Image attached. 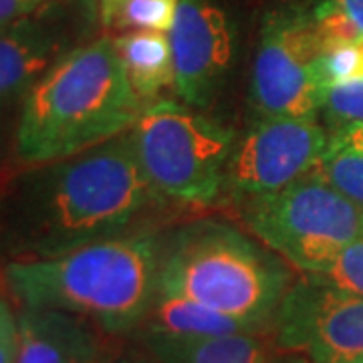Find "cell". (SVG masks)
I'll return each mask as SVG.
<instances>
[{
	"instance_id": "cell-1",
	"label": "cell",
	"mask_w": 363,
	"mask_h": 363,
	"mask_svg": "<svg viewBox=\"0 0 363 363\" xmlns=\"http://www.w3.org/2000/svg\"><path fill=\"white\" fill-rule=\"evenodd\" d=\"M160 198L128 131L11 182L0 194V247L14 260L57 257L123 236Z\"/></svg>"
},
{
	"instance_id": "cell-2",
	"label": "cell",
	"mask_w": 363,
	"mask_h": 363,
	"mask_svg": "<svg viewBox=\"0 0 363 363\" xmlns=\"http://www.w3.org/2000/svg\"><path fill=\"white\" fill-rule=\"evenodd\" d=\"M143 101L131 87L111 35L75 47L28 91L18 107L14 156L45 166L119 138L135 125Z\"/></svg>"
},
{
	"instance_id": "cell-3",
	"label": "cell",
	"mask_w": 363,
	"mask_h": 363,
	"mask_svg": "<svg viewBox=\"0 0 363 363\" xmlns=\"http://www.w3.org/2000/svg\"><path fill=\"white\" fill-rule=\"evenodd\" d=\"M160 255L152 236L123 234L49 259L11 260L4 285L21 307L73 313L117 335L152 309Z\"/></svg>"
},
{
	"instance_id": "cell-4",
	"label": "cell",
	"mask_w": 363,
	"mask_h": 363,
	"mask_svg": "<svg viewBox=\"0 0 363 363\" xmlns=\"http://www.w3.org/2000/svg\"><path fill=\"white\" fill-rule=\"evenodd\" d=\"M291 283L289 269L272 252L220 222L182 230L160 255V293L194 301L264 331L272 327Z\"/></svg>"
},
{
	"instance_id": "cell-5",
	"label": "cell",
	"mask_w": 363,
	"mask_h": 363,
	"mask_svg": "<svg viewBox=\"0 0 363 363\" xmlns=\"http://www.w3.org/2000/svg\"><path fill=\"white\" fill-rule=\"evenodd\" d=\"M138 162L162 198L212 204L226 186L234 131L188 105L157 99L130 130Z\"/></svg>"
},
{
	"instance_id": "cell-6",
	"label": "cell",
	"mask_w": 363,
	"mask_h": 363,
	"mask_svg": "<svg viewBox=\"0 0 363 363\" xmlns=\"http://www.w3.org/2000/svg\"><path fill=\"white\" fill-rule=\"evenodd\" d=\"M247 224L260 242L303 274H317L345 245L363 238V206L315 174L250 198Z\"/></svg>"
},
{
	"instance_id": "cell-7",
	"label": "cell",
	"mask_w": 363,
	"mask_h": 363,
	"mask_svg": "<svg viewBox=\"0 0 363 363\" xmlns=\"http://www.w3.org/2000/svg\"><path fill=\"white\" fill-rule=\"evenodd\" d=\"M323 51L313 14L281 11L264 18L252 95L264 117H315L323 107L317 59Z\"/></svg>"
},
{
	"instance_id": "cell-8",
	"label": "cell",
	"mask_w": 363,
	"mask_h": 363,
	"mask_svg": "<svg viewBox=\"0 0 363 363\" xmlns=\"http://www.w3.org/2000/svg\"><path fill=\"white\" fill-rule=\"evenodd\" d=\"M93 25L95 0H61L0 25V121L67 52L87 43Z\"/></svg>"
},
{
	"instance_id": "cell-9",
	"label": "cell",
	"mask_w": 363,
	"mask_h": 363,
	"mask_svg": "<svg viewBox=\"0 0 363 363\" xmlns=\"http://www.w3.org/2000/svg\"><path fill=\"white\" fill-rule=\"evenodd\" d=\"M279 350L313 363L363 359V297L321 285L303 274L291 283L272 319Z\"/></svg>"
},
{
	"instance_id": "cell-10",
	"label": "cell",
	"mask_w": 363,
	"mask_h": 363,
	"mask_svg": "<svg viewBox=\"0 0 363 363\" xmlns=\"http://www.w3.org/2000/svg\"><path fill=\"white\" fill-rule=\"evenodd\" d=\"M327 140L315 117H264L234 145L226 186L248 198L279 192L315 172Z\"/></svg>"
},
{
	"instance_id": "cell-11",
	"label": "cell",
	"mask_w": 363,
	"mask_h": 363,
	"mask_svg": "<svg viewBox=\"0 0 363 363\" xmlns=\"http://www.w3.org/2000/svg\"><path fill=\"white\" fill-rule=\"evenodd\" d=\"M176 87L184 104L204 107L233 63L234 35L214 0H178L168 30Z\"/></svg>"
},
{
	"instance_id": "cell-12",
	"label": "cell",
	"mask_w": 363,
	"mask_h": 363,
	"mask_svg": "<svg viewBox=\"0 0 363 363\" xmlns=\"http://www.w3.org/2000/svg\"><path fill=\"white\" fill-rule=\"evenodd\" d=\"M16 363H119L116 333L59 309L21 307Z\"/></svg>"
},
{
	"instance_id": "cell-13",
	"label": "cell",
	"mask_w": 363,
	"mask_h": 363,
	"mask_svg": "<svg viewBox=\"0 0 363 363\" xmlns=\"http://www.w3.org/2000/svg\"><path fill=\"white\" fill-rule=\"evenodd\" d=\"M152 363H271V343L264 331L218 337H166L150 333L145 339Z\"/></svg>"
},
{
	"instance_id": "cell-14",
	"label": "cell",
	"mask_w": 363,
	"mask_h": 363,
	"mask_svg": "<svg viewBox=\"0 0 363 363\" xmlns=\"http://www.w3.org/2000/svg\"><path fill=\"white\" fill-rule=\"evenodd\" d=\"M116 49L131 87L145 104L157 101L162 91L176 87V71L168 33L130 30L113 35Z\"/></svg>"
},
{
	"instance_id": "cell-15",
	"label": "cell",
	"mask_w": 363,
	"mask_h": 363,
	"mask_svg": "<svg viewBox=\"0 0 363 363\" xmlns=\"http://www.w3.org/2000/svg\"><path fill=\"white\" fill-rule=\"evenodd\" d=\"M145 321H150V333L166 337H218L233 333L264 331L247 321L208 309L200 303L176 295H166L160 291L156 293L154 305Z\"/></svg>"
},
{
	"instance_id": "cell-16",
	"label": "cell",
	"mask_w": 363,
	"mask_h": 363,
	"mask_svg": "<svg viewBox=\"0 0 363 363\" xmlns=\"http://www.w3.org/2000/svg\"><path fill=\"white\" fill-rule=\"evenodd\" d=\"M313 174L363 206V123L333 131Z\"/></svg>"
},
{
	"instance_id": "cell-17",
	"label": "cell",
	"mask_w": 363,
	"mask_h": 363,
	"mask_svg": "<svg viewBox=\"0 0 363 363\" xmlns=\"http://www.w3.org/2000/svg\"><path fill=\"white\" fill-rule=\"evenodd\" d=\"M97 23L105 33L162 30L168 33L178 0H95ZM111 35V37H113Z\"/></svg>"
},
{
	"instance_id": "cell-18",
	"label": "cell",
	"mask_w": 363,
	"mask_h": 363,
	"mask_svg": "<svg viewBox=\"0 0 363 363\" xmlns=\"http://www.w3.org/2000/svg\"><path fill=\"white\" fill-rule=\"evenodd\" d=\"M305 277L331 289L363 297V238L345 245L323 271Z\"/></svg>"
},
{
	"instance_id": "cell-19",
	"label": "cell",
	"mask_w": 363,
	"mask_h": 363,
	"mask_svg": "<svg viewBox=\"0 0 363 363\" xmlns=\"http://www.w3.org/2000/svg\"><path fill=\"white\" fill-rule=\"evenodd\" d=\"M363 75V52L359 45H341L325 49L317 59V77L327 91L329 87Z\"/></svg>"
},
{
	"instance_id": "cell-20",
	"label": "cell",
	"mask_w": 363,
	"mask_h": 363,
	"mask_svg": "<svg viewBox=\"0 0 363 363\" xmlns=\"http://www.w3.org/2000/svg\"><path fill=\"white\" fill-rule=\"evenodd\" d=\"M323 109L337 128L363 123V75L329 87L325 93Z\"/></svg>"
},
{
	"instance_id": "cell-21",
	"label": "cell",
	"mask_w": 363,
	"mask_h": 363,
	"mask_svg": "<svg viewBox=\"0 0 363 363\" xmlns=\"http://www.w3.org/2000/svg\"><path fill=\"white\" fill-rule=\"evenodd\" d=\"M18 353V319L9 303L0 298V363H16Z\"/></svg>"
},
{
	"instance_id": "cell-22",
	"label": "cell",
	"mask_w": 363,
	"mask_h": 363,
	"mask_svg": "<svg viewBox=\"0 0 363 363\" xmlns=\"http://www.w3.org/2000/svg\"><path fill=\"white\" fill-rule=\"evenodd\" d=\"M55 2H61V0H0V25L25 18L28 14L37 13Z\"/></svg>"
},
{
	"instance_id": "cell-23",
	"label": "cell",
	"mask_w": 363,
	"mask_h": 363,
	"mask_svg": "<svg viewBox=\"0 0 363 363\" xmlns=\"http://www.w3.org/2000/svg\"><path fill=\"white\" fill-rule=\"evenodd\" d=\"M363 37V0H331Z\"/></svg>"
},
{
	"instance_id": "cell-24",
	"label": "cell",
	"mask_w": 363,
	"mask_h": 363,
	"mask_svg": "<svg viewBox=\"0 0 363 363\" xmlns=\"http://www.w3.org/2000/svg\"><path fill=\"white\" fill-rule=\"evenodd\" d=\"M271 363H313L309 357L301 355V353H289L286 351L285 355H279V357H272Z\"/></svg>"
},
{
	"instance_id": "cell-25",
	"label": "cell",
	"mask_w": 363,
	"mask_h": 363,
	"mask_svg": "<svg viewBox=\"0 0 363 363\" xmlns=\"http://www.w3.org/2000/svg\"><path fill=\"white\" fill-rule=\"evenodd\" d=\"M359 47H362V52H363V40H362V43H359Z\"/></svg>"
},
{
	"instance_id": "cell-26",
	"label": "cell",
	"mask_w": 363,
	"mask_h": 363,
	"mask_svg": "<svg viewBox=\"0 0 363 363\" xmlns=\"http://www.w3.org/2000/svg\"><path fill=\"white\" fill-rule=\"evenodd\" d=\"M355 363H363V359H359V362H355Z\"/></svg>"
}]
</instances>
